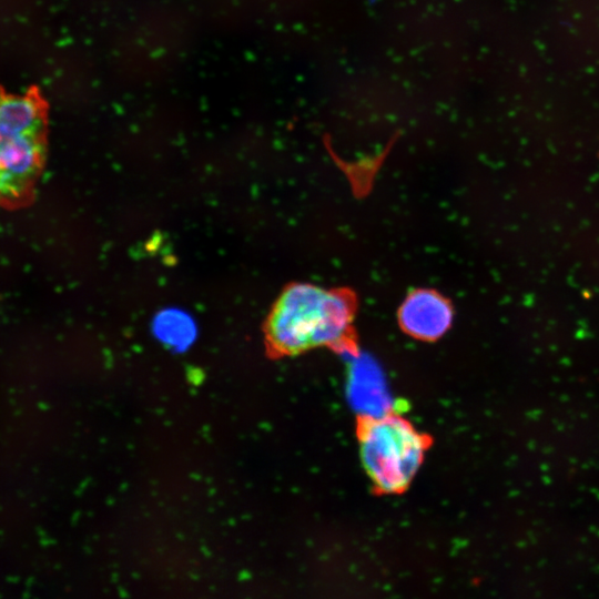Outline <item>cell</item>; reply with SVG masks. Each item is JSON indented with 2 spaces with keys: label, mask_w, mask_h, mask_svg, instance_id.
Returning a JSON list of instances; mask_svg holds the SVG:
<instances>
[{
  "label": "cell",
  "mask_w": 599,
  "mask_h": 599,
  "mask_svg": "<svg viewBox=\"0 0 599 599\" xmlns=\"http://www.w3.org/2000/svg\"><path fill=\"white\" fill-rule=\"evenodd\" d=\"M363 464L374 484L385 493L406 488L422 464L426 440L405 419L385 415L361 425Z\"/></svg>",
  "instance_id": "cell-3"
},
{
  "label": "cell",
  "mask_w": 599,
  "mask_h": 599,
  "mask_svg": "<svg viewBox=\"0 0 599 599\" xmlns=\"http://www.w3.org/2000/svg\"><path fill=\"white\" fill-rule=\"evenodd\" d=\"M354 318V303L342 291L309 283L287 286L274 303L264 325L268 352L296 355L345 342Z\"/></svg>",
  "instance_id": "cell-1"
},
{
  "label": "cell",
  "mask_w": 599,
  "mask_h": 599,
  "mask_svg": "<svg viewBox=\"0 0 599 599\" xmlns=\"http://www.w3.org/2000/svg\"><path fill=\"white\" fill-rule=\"evenodd\" d=\"M450 303L438 292L420 288L408 294L398 309L403 331L422 341L441 337L453 323Z\"/></svg>",
  "instance_id": "cell-4"
},
{
  "label": "cell",
  "mask_w": 599,
  "mask_h": 599,
  "mask_svg": "<svg viewBox=\"0 0 599 599\" xmlns=\"http://www.w3.org/2000/svg\"><path fill=\"white\" fill-rule=\"evenodd\" d=\"M48 105L37 87L23 93L0 87V207L34 199L47 156Z\"/></svg>",
  "instance_id": "cell-2"
}]
</instances>
